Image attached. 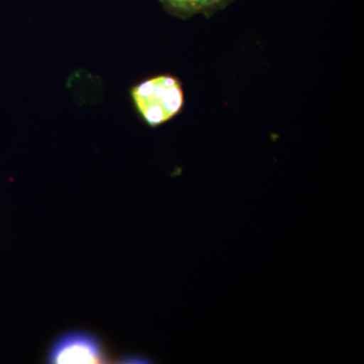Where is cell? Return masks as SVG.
I'll list each match as a JSON object with an SVG mask.
<instances>
[{
  "instance_id": "1",
  "label": "cell",
  "mask_w": 364,
  "mask_h": 364,
  "mask_svg": "<svg viewBox=\"0 0 364 364\" xmlns=\"http://www.w3.org/2000/svg\"><path fill=\"white\" fill-rule=\"evenodd\" d=\"M136 111L152 128L176 117L184 105L181 81L171 75H158L142 81L131 90Z\"/></svg>"
},
{
  "instance_id": "2",
  "label": "cell",
  "mask_w": 364,
  "mask_h": 364,
  "mask_svg": "<svg viewBox=\"0 0 364 364\" xmlns=\"http://www.w3.org/2000/svg\"><path fill=\"white\" fill-rule=\"evenodd\" d=\"M104 351L97 338L85 333H71L58 339L51 348L49 363H105Z\"/></svg>"
},
{
  "instance_id": "3",
  "label": "cell",
  "mask_w": 364,
  "mask_h": 364,
  "mask_svg": "<svg viewBox=\"0 0 364 364\" xmlns=\"http://www.w3.org/2000/svg\"><path fill=\"white\" fill-rule=\"evenodd\" d=\"M230 0H161L172 13L182 16L208 14L224 6Z\"/></svg>"
}]
</instances>
